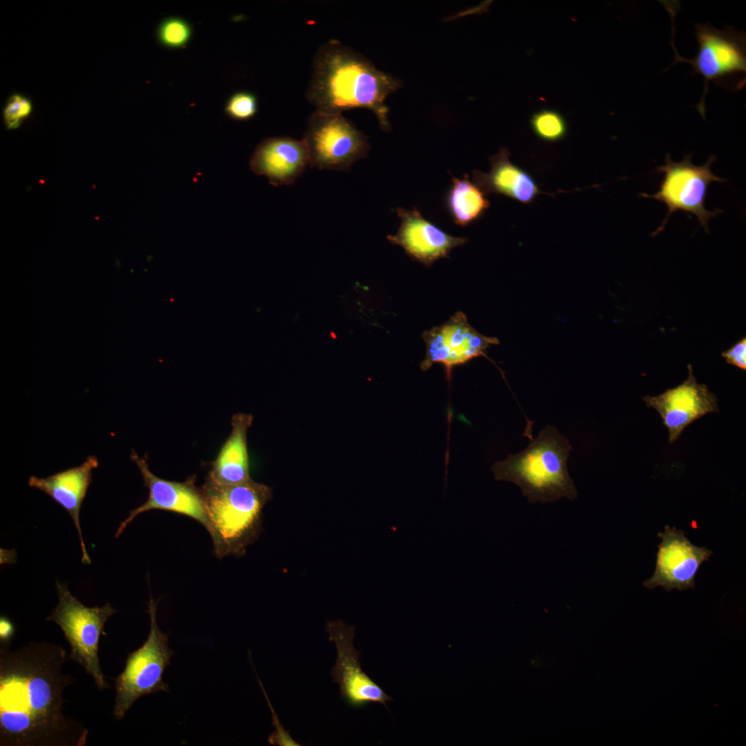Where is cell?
<instances>
[{"label":"cell","mask_w":746,"mask_h":746,"mask_svg":"<svg viewBox=\"0 0 746 746\" xmlns=\"http://www.w3.org/2000/svg\"><path fill=\"white\" fill-rule=\"evenodd\" d=\"M672 19L671 46L674 50V60L677 62H688L693 68V74H699L704 78V89L696 108L705 118V98L709 91V84L729 88L732 86L738 90L745 85L746 73V37L745 32L731 26H725L724 30L717 29L709 23H699L694 26V35L698 44V52L693 59L682 57L674 44V23L676 12H669Z\"/></svg>","instance_id":"cell-5"},{"label":"cell","mask_w":746,"mask_h":746,"mask_svg":"<svg viewBox=\"0 0 746 746\" xmlns=\"http://www.w3.org/2000/svg\"><path fill=\"white\" fill-rule=\"evenodd\" d=\"M727 363L746 370V338L736 343L729 349L721 353Z\"/></svg>","instance_id":"cell-26"},{"label":"cell","mask_w":746,"mask_h":746,"mask_svg":"<svg viewBox=\"0 0 746 746\" xmlns=\"http://www.w3.org/2000/svg\"><path fill=\"white\" fill-rule=\"evenodd\" d=\"M158 602L151 595L147 610L149 635L140 648L128 653L124 670L113 678L116 694L113 714L116 720L122 719L139 698L158 691L169 692L163 676L174 651L169 647V634L162 632L157 623Z\"/></svg>","instance_id":"cell-6"},{"label":"cell","mask_w":746,"mask_h":746,"mask_svg":"<svg viewBox=\"0 0 746 746\" xmlns=\"http://www.w3.org/2000/svg\"><path fill=\"white\" fill-rule=\"evenodd\" d=\"M257 677H258V682H259V685H260V687L262 688V691L264 693V695H265V698L267 699L268 706L269 707V708L271 709V715H272V725L274 726V728H275V731H274V733H272L269 736V738H268L269 743L270 745H280V746H289V745L290 746H291V745L292 746H297V745H300L298 743H296L295 740H294V739L290 736L288 731L285 729V728L283 727V725L279 722V719H278V718L277 716V714L274 711V708L272 707L271 704L270 703V702H269V700L268 699V696H267V693L264 689V687H263V686H262V685L261 683V681L258 678V676H257Z\"/></svg>","instance_id":"cell-25"},{"label":"cell","mask_w":746,"mask_h":746,"mask_svg":"<svg viewBox=\"0 0 746 746\" xmlns=\"http://www.w3.org/2000/svg\"><path fill=\"white\" fill-rule=\"evenodd\" d=\"M658 535L661 542L658 546L654 573L643 585L649 589L662 586L666 591L694 588L700 566L713 552L694 545L682 530L675 527L667 525Z\"/></svg>","instance_id":"cell-12"},{"label":"cell","mask_w":746,"mask_h":746,"mask_svg":"<svg viewBox=\"0 0 746 746\" xmlns=\"http://www.w3.org/2000/svg\"><path fill=\"white\" fill-rule=\"evenodd\" d=\"M33 109L31 100L20 93H13L7 99L3 110V118L8 130L19 128L29 117Z\"/></svg>","instance_id":"cell-24"},{"label":"cell","mask_w":746,"mask_h":746,"mask_svg":"<svg viewBox=\"0 0 746 746\" xmlns=\"http://www.w3.org/2000/svg\"><path fill=\"white\" fill-rule=\"evenodd\" d=\"M490 163L488 173L474 170L472 173V182L486 195H504L529 204L541 193L533 177L510 162V152L506 148H501L490 157Z\"/></svg>","instance_id":"cell-18"},{"label":"cell","mask_w":746,"mask_h":746,"mask_svg":"<svg viewBox=\"0 0 746 746\" xmlns=\"http://www.w3.org/2000/svg\"><path fill=\"white\" fill-rule=\"evenodd\" d=\"M396 211L401 224L396 233L387 236L388 240L425 267L447 258L454 248L468 241L466 238L448 234L426 220L417 208L408 210L399 207Z\"/></svg>","instance_id":"cell-15"},{"label":"cell","mask_w":746,"mask_h":746,"mask_svg":"<svg viewBox=\"0 0 746 746\" xmlns=\"http://www.w3.org/2000/svg\"><path fill=\"white\" fill-rule=\"evenodd\" d=\"M253 417L236 414L231 419V431L212 463L208 479L221 485L245 482L249 478L247 434Z\"/></svg>","instance_id":"cell-19"},{"label":"cell","mask_w":746,"mask_h":746,"mask_svg":"<svg viewBox=\"0 0 746 746\" xmlns=\"http://www.w3.org/2000/svg\"><path fill=\"white\" fill-rule=\"evenodd\" d=\"M56 588L58 604L46 620L55 622L69 643L71 651L68 660L82 666L99 689L109 688L100 667L98 651L100 636L105 635V623L116 609L109 603L102 606H86L71 594L66 584L59 581Z\"/></svg>","instance_id":"cell-7"},{"label":"cell","mask_w":746,"mask_h":746,"mask_svg":"<svg viewBox=\"0 0 746 746\" xmlns=\"http://www.w3.org/2000/svg\"><path fill=\"white\" fill-rule=\"evenodd\" d=\"M688 376L680 385L658 396L642 397L646 405L656 410L669 431V442L677 441L691 423L711 412H718V399L705 384H699L690 364Z\"/></svg>","instance_id":"cell-14"},{"label":"cell","mask_w":746,"mask_h":746,"mask_svg":"<svg viewBox=\"0 0 746 746\" xmlns=\"http://www.w3.org/2000/svg\"><path fill=\"white\" fill-rule=\"evenodd\" d=\"M444 204L453 222L461 227L479 219L490 207L486 195L467 174L462 178H452Z\"/></svg>","instance_id":"cell-20"},{"label":"cell","mask_w":746,"mask_h":746,"mask_svg":"<svg viewBox=\"0 0 746 746\" xmlns=\"http://www.w3.org/2000/svg\"><path fill=\"white\" fill-rule=\"evenodd\" d=\"M691 159V154L685 155L683 160L675 162L667 154L664 164L657 166L656 171L664 174L660 190L654 195L640 193L644 198H653L664 203L668 208L667 214L660 227L654 232L655 235L664 229L669 218L678 211L695 215L705 231L709 233V219L723 211L719 209L710 211L705 206L709 184L713 182H726V180L715 175L711 171L716 156H711L702 166L694 165Z\"/></svg>","instance_id":"cell-8"},{"label":"cell","mask_w":746,"mask_h":746,"mask_svg":"<svg viewBox=\"0 0 746 746\" xmlns=\"http://www.w3.org/2000/svg\"><path fill=\"white\" fill-rule=\"evenodd\" d=\"M224 111L231 119L239 122L249 120L258 112L257 97L249 91L236 92L229 97Z\"/></svg>","instance_id":"cell-23"},{"label":"cell","mask_w":746,"mask_h":746,"mask_svg":"<svg viewBox=\"0 0 746 746\" xmlns=\"http://www.w3.org/2000/svg\"><path fill=\"white\" fill-rule=\"evenodd\" d=\"M98 466L97 458L90 455L78 466L47 477L31 476L28 483L29 486L37 488L49 495L70 515L78 533L82 550V562L84 565L90 564L91 560L83 539L79 513L88 487L92 483L93 470Z\"/></svg>","instance_id":"cell-17"},{"label":"cell","mask_w":746,"mask_h":746,"mask_svg":"<svg viewBox=\"0 0 746 746\" xmlns=\"http://www.w3.org/2000/svg\"><path fill=\"white\" fill-rule=\"evenodd\" d=\"M312 69L306 95L316 110L341 114L352 108H367L383 131L390 129L385 101L399 87L397 79L334 39L318 48Z\"/></svg>","instance_id":"cell-2"},{"label":"cell","mask_w":746,"mask_h":746,"mask_svg":"<svg viewBox=\"0 0 746 746\" xmlns=\"http://www.w3.org/2000/svg\"><path fill=\"white\" fill-rule=\"evenodd\" d=\"M422 338L425 344V356L420 364L421 369L426 371L434 363H441L446 368L449 382L452 368L479 356L490 360L486 350L499 343L497 338L477 331L460 311L443 324L424 331Z\"/></svg>","instance_id":"cell-10"},{"label":"cell","mask_w":746,"mask_h":746,"mask_svg":"<svg viewBox=\"0 0 746 746\" xmlns=\"http://www.w3.org/2000/svg\"><path fill=\"white\" fill-rule=\"evenodd\" d=\"M530 439L522 452L493 464L491 471L495 479L516 484L530 503L576 499L577 491L567 469L572 450L568 440L551 425Z\"/></svg>","instance_id":"cell-3"},{"label":"cell","mask_w":746,"mask_h":746,"mask_svg":"<svg viewBox=\"0 0 746 746\" xmlns=\"http://www.w3.org/2000/svg\"><path fill=\"white\" fill-rule=\"evenodd\" d=\"M327 632L337 651L330 675L333 682L339 685L343 699L354 708L369 703H380L386 707V703L392 698L362 669L361 653L353 644L354 629L336 621L327 623Z\"/></svg>","instance_id":"cell-11"},{"label":"cell","mask_w":746,"mask_h":746,"mask_svg":"<svg viewBox=\"0 0 746 746\" xmlns=\"http://www.w3.org/2000/svg\"><path fill=\"white\" fill-rule=\"evenodd\" d=\"M1 625V640L2 641H10L12 637L15 633V627L11 621L4 617L1 616L0 620Z\"/></svg>","instance_id":"cell-27"},{"label":"cell","mask_w":746,"mask_h":746,"mask_svg":"<svg viewBox=\"0 0 746 746\" xmlns=\"http://www.w3.org/2000/svg\"><path fill=\"white\" fill-rule=\"evenodd\" d=\"M200 490L214 554L222 558L237 553L269 497V488L251 479L231 485L218 484L207 479Z\"/></svg>","instance_id":"cell-4"},{"label":"cell","mask_w":746,"mask_h":746,"mask_svg":"<svg viewBox=\"0 0 746 746\" xmlns=\"http://www.w3.org/2000/svg\"><path fill=\"white\" fill-rule=\"evenodd\" d=\"M60 645L30 642L16 651L0 644V745L84 746L88 729L64 714V690L75 679L64 673Z\"/></svg>","instance_id":"cell-1"},{"label":"cell","mask_w":746,"mask_h":746,"mask_svg":"<svg viewBox=\"0 0 746 746\" xmlns=\"http://www.w3.org/2000/svg\"><path fill=\"white\" fill-rule=\"evenodd\" d=\"M530 125L535 134L546 142H556L562 139L567 131L563 116L554 110L544 109L535 113L530 119Z\"/></svg>","instance_id":"cell-22"},{"label":"cell","mask_w":746,"mask_h":746,"mask_svg":"<svg viewBox=\"0 0 746 746\" xmlns=\"http://www.w3.org/2000/svg\"><path fill=\"white\" fill-rule=\"evenodd\" d=\"M309 165L304 141L287 136L264 139L256 146L249 160L251 171L266 177L274 186L293 184Z\"/></svg>","instance_id":"cell-16"},{"label":"cell","mask_w":746,"mask_h":746,"mask_svg":"<svg viewBox=\"0 0 746 746\" xmlns=\"http://www.w3.org/2000/svg\"><path fill=\"white\" fill-rule=\"evenodd\" d=\"M192 35L193 28L190 23L176 16L164 19L155 31L157 42L164 48L173 50L184 48Z\"/></svg>","instance_id":"cell-21"},{"label":"cell","mask_w":746,"mask_h":746,"mask_svg":"<svg viewBox=\"0 0 746 746\" xmlns=\"http://www.w3.org/2000/svg\"><path fill=\"white\" fill-rule=\"evenodd\" d=\"M131 459L140 471L144 484L149 489V497L143 504L131 510L119 524L115 537H118L137 515L152 510L171 511L189 517L209 530V522L203 497L193 481L176 482L161 479L150 470L146 460L140 457L135 452H132Z\"/></svg>","instance_id":"cell-13"},{"label":"cell","mask_w":746,"mask_h":746,"mask_svg":"<svg viewBox=\"0 0 746 746\" xmlns=\"http://www.w3.org/2000/svg\"><path fill=\"white\" fill-rule=\"evenodd\" d=\"M303 140L309 166L321 170L347 171L370 149L366 137L342 114L317 110L309 117Z\"/></svg>","instance_id":"cell-9"}]
</instances>
